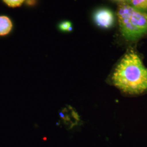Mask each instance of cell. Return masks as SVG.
Masks as SVG:
<instances>
[{"label":"cell","mask_w":147,"mask_h":147,"mask_svg":"<svg viewBox=\"0 0 147 147\" xmlns=\"http://www.w3.org/2000/svg\"><path fill=\"white\" fill-rule=\"evenodd\" d=\"M111 80L113 85L125 93L143 94L147 92V68L136 53L130 51L117 64Z\"/></svg>","instance_id":"6da1fadb"},{"label":"cell","mask_w":147,"mask_h":147,"mask_svg":"<svg viewBox=\"0 0 147 147\" xmlns=\"http://www.w3.org/2000/svg\"><path fill=\"white\" fill-rule=\"evenodd\" d=\"M117 16L121 32L129 40H136L147 33V13L133 6L122 3Z\"/></svg>","instance_id":"7a4b0ae2"},{"label":"cell","mask_w":147,"mask_h":147,"mask_svg":"<svg viewBox=\"0 0 147 147\" xmlns=\"http://www.w3.org/2000/svg\"><path fill=\"white\" fill-rule=\"evenodd\" d=\"M59 117L68 129L73 128L79 123L80 117L75 110L71 106H66L60 111Z\"/></svg>","instance_id":"3957f363"},{"label":"cell","mask_w":147,"mask_h":147,"mask_svg":"<svg viewBox=\"0 0 147 147\" xmlns=\"http://www.w3.org/2000/svg\"><path fill=\"white\" fill-rule=\"evenodd\" d=\"M94 19L98 26L108 28L112 26L114 22V15L111 11L106 8H102L95 13Z\"/></svg>","instance_id":"277c9868"},{"label":"cell","mask_w":147,"mask_h":147,"mask_svg":"<svg viewBox=\"0 0 147 147\" xmlns=\"http://www.w3.org/2000/svg\"><path fill=\"white\" fill-rule=\"evenodd\" d=\"M13 24L11 19L6 16H0V36H4L11 32Z\"/></svg>","instance_id":"5b68a950"},{"label":"cell","mask_w":147,"mask_h":147,"mask_svg":"<svg viewBox=\"0 0 147 147\" xmlns=\"http://www.w3.org/2000/svg\"><path fill=\"white\" fill-rule=\"evenodd\" d=\"M132 6L139 10H147V0H130Z\"/></svg>","instance_id":"8992f818"},{"label":"cell","mask_w":147,"mask_h":147,"mask_svg":"<svg viewBox=\"0 0 147 147\" xmlns=\"http://www.w3.org/2000/svg\"><path fill=\"white\" fill-rule=\"evenodd\" d=\"M5 4L11 8L20 7L24 3L25 0H2Z\"/></svg>","instance_id":"52a82bcc"},{"label":"cell","mask_w":147,"mask_h":147,"mask_svg":"<svg viewBox=\"0 0 147 147\" xmlns=\"http://www.w3.org/2000/svg\"><path fill=\"white\" fill-rule=\"evenodd\" d=\"M59 29L63 31H69L72 30L71 24L69 21H64L59 25Z\"/></svg>","instance_id":"ba28073f"}]
</instances>
